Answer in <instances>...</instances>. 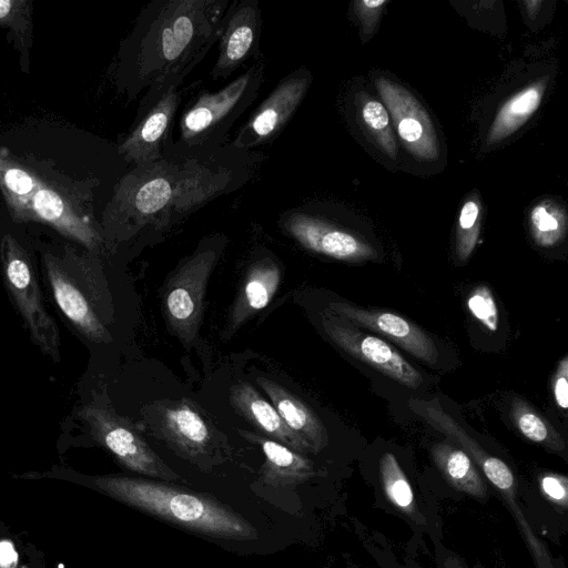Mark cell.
<instances>
[{"instance_id": "cell-36", "label": "cell", "mask_w": 568, "mask_h": 568, "mask_svg": "<svg viewBox=\"0 0 568 568\" xmlns=\"http://www.w3.org/2000/svg\"><path fill=\"white\" fill-rule=\"evenodd\" d=\"M436 558L439 568H483L478 565L469 566L463 558L436 542Z\"/></svg>"}, {"instance_id": "cell-10", "label": "cell", "mask_w": 568, "mask_h": 568, "mask_svg": "<svg viewBox=\"0 0 568 568\" xmlns=\"http://www.w3.org/2000/svg\"><path fill=\"white\" fill-rule=\"evenodd\" d=\"M78 416L87 424L93 438L126 469L164 481L181 479L152 450L135 426L112 409L90 404L83 406Z\"/></svg>"}, {"instance_id": "cell-8", "label": "cell", "mask_w": 568, "mask_h": 568, "mask_svg": "<svg viewBox=\"0 0 568 568\" xmlns=\"http://www.w3.org/2000/svg\"><path fill=\"white\" fill-rule=\"evenodd\" d=\"M0 260L8 292L32 339L44 354L59 361L60 336L57 324L45 310L29 255L11 234L2 237Z\"/></svg>"}, {"instance_id": "cell-29", "label": "cell", "mask_w": 568, "mask_h": 568, "mask_svg": "<svg viewBox=\"0 0 568 568\" xmlns=\"http://www.w3.org/2000/svg\"><path fill=\"white\" fill-rule=\"evenodd\" d=\"M529 227L531 237L538 246H554L565 236V213L552 202H540L530 211Z\"/></svg>"}, {"instance_id": "cell-28", "label": "cell", "mask_w": 568, "mask_h": 568, "mask_svg": "<svg viewBox=\"0 0 568 568\" xmlns=\"http://www.w3.org/2000/svg\"><path fill=\"white\" fill-rule=\"evenodd\" d=\"M359 101V119L369 138L389 158L396 159L397 144L385 105L367 95L362 94Z\"/></svg>"}, {"instance_id": "cell-2", "label": "cell", "mask_w": 568, "mask_h": 568, "mask_svg": "<svg viewBox=\"0 0 568 568\" xmlns=\"http://www.w3.org/2000/svg\"><path fill=\"white\" fill-rule=\"evenodd\" d=\"M92 481L109 497L192 532L236 541L258 537L250 521L207 495L164 481L120 475L98 476Z\"/></svg>"}, {"instance_id": "cell-26", "label": "cell", "mask_w": 568, "mask_h": 568, "mask_svg": "<svg viewBox=\"0 0 568 568\" xmlns=\"http://www.w3.org/2000/svg\"><path fill=\"white\" fill-rule=\"evenodd\" d=\"M547 78L530 83L511 95L498 110L487 136V144H496L514 134L539 108Z\"/></svg>"}, {"instance_id": "cell-5", "label": "cell", "mask_w": 568, "mask_h": 568, "mask_svg": "<svg viewBox=\"0 0 568 568\" xmlns=\"http://www.w3.org/2000/svg\"><path fill=\"white\" fill-rule=\"evenodd\" d=\"M176 156L180 172L170 210V226L246 184L264 159L263 154L235 148L231 142Z\"/></svg>"}, {"instance_id": "cell-9", "label": "cell", "mask_w": 568, "mask_h": 568, "mask_svg": "<svg viewBox=\"0 0 568 568\" xmlns=\"http://www.w3.org/2000/svg\"><path fill=\"white\" fill-rule=\"evenodd\" d=\"M224 243L221 235L203 241L165 286L166 321L185 343H191L197 332L207 281Z\"/></svg>"}, {"instance_id": "cell-25", "label": "cell", "mask_w": 568, "mask_h": 568, "mask_svg": "<svg viewBox=\"0 0 568 568\" xmlns=\"http://www.w3.org/2000/svg\"><path fill=\"white\" fill-rule=\"evenodd\" d=\"M42 182L14 160L7 148H0V190L13 221L29 222L30 201Z\"/></svg>"}, {"instance_id": "cell-16", "label": "cell", "mask_w": 568, "mask_h": 568, "mask_svg": "<svg viewBox=\"0 0 568 568\" xmlns=\"http://www.w3.org/2000/svg\"><path fill=\"white\" fill-rule=\"evenodd\" d=\"M375 84L406 149L419 161L437 160V132L419 100L403 85L384 77L376 79Z\"/></svg>"}, {"instance_id": "cell-12", "label": "cell", "mask_w": 568, "mask_h": 568, "mask_svg": "<svg viewBox=\"0 0 568 568\" xmlns=\"http://www.w3.org/2000/svg\"><path fill=\"white\" fill-rule=\"evenodd\" d=\"M311 83L312 75L303 67L285 75L251 114L231 143L239 149L252 150L273 142L297 111Z\"/></svg>"}, {"instance_id": "cell-1", "label": "cell", "mask_w": 568, "mask_h": 568, "mask_svg": "<svg viewBox=\"0 0 568 568\" xmlns=\"http://www.w3.org/2000/svg\"><path fill=\"white\" fill-rule=\"evenodd\" d=\"M229 0H156L140 12L123 44L121 80L130 98L186 73L217 41Z\"/></svg>"}, {"instance_id": "cell-17", "label": "cell", "mask_w": 568, "mask_h": 568, "mask_svg": "<svg viewBox=\"0 0 568 568\" xmlns=\"http://www.w3.org/2000/svg\"><path fill=\"white\" fill-rule=\"evenodd\" d=\"M327 311L342 320L386 336L414 357L434 365L438 351L432 337L414 323L393 312L367 310L347 302H331Z\"/></svg>"}, {"instance_id": "cell-23", "label": "cell", "mask_w": 568, "mask_h": 568, "mask_svg": "<svg viewBox=\"0 0 568 568\" xmlns=\"http://www.w3.org/2000/svg\"><path fill=\"white\" fill-rule=\"evenodd\" d=\"M430 454L436 467L453 488L479 501L489 497L488 483L463 448L439 442L433 445Z\"/></svg>"}, {"instance_id": "cell-35", "label": "cell", "mask_w": 568, "mask_h": 568, "mask_svg": "<svg viewBox=\"0 0 568 568\" xmlns=\"http://www.w3.org/2000/svg\"><path fill=\"white\" fill-rule=\"evenodd\" d=\"M387 3L386 0H363L355 2V11L363 22L365 31H372L382 8Z\"/></svg>"}, {"instance_id": "cell-31", "label": "cell", "mask_w": 568, "mask_h": 568, "mask_svg": "<svg viewBox=\"0 0 568 568\" xmlns=\"http://www.w3.org/2000/svg\"><path fill=\"white\" fill-rule=\"evenodd\" d=\"M31 12L30 1L0 0V26L9 28L24 49L30 40Z\"/></svg>"}, {"instance_id": "cell-22", "label": "cell", "mask_w": 568, "mask_h": 568, "mask_svg": "<svg viewBox=\"0 0 568 568\" xmlns=\"http://www.w3.org/2000/svg\"><path fill=\"white\" fill-rule=\"evenodd\" d=\"M378 479L384 499L418 528L428 525L424 498L415 490L410 479L393 453H384L378 462Z\"/></svg>"}, {"instance_id": "cell-19", "label": "cell", "mask_w": 568, "mask_h": 568, "mask_svg": "<svg viewBox=\"0 0 568 568\" xmlns=\"http://www.w3.org/2000/svg\"><path fill=\"white\" fill-rule=\"evenodd\" d=\"M230 400L240 415L272 439L303 455L314 453L311 445L286 426L272 403H268L251 384H235L230 390Z\"/></svg>"}, {"instance_id": "cell-24", "label": "cell", "mask_w": 568, "mask_h": 568, "mask_svg": "<svg viewBox=\"0 0 568 568\" xmlns=\"http://www.w3.org/2000/svg\"><path fill=\"white\" fill-rule=\"evenodd\" d=\"M281 270L271 257L253 263L231 313V327L236 329L253 314L267 306L278 288Z\"/></svg>"}, {"instance_id": "cell-11", "label": "cell", "mask_w": 568, "mask_h": 568, "mask_svg": "<svg viewBox=\"0 0 568 568\" xmlns=\"http://www.w3.org/2000/svg\"><path fill=\"white\" fill-rule=\"evenodd\" d=\"M186 73L169 79L159 89L143 95L133 126L119 146L124 160L134 165L160 160L171 138L182 101L180 85Z\"/></svg>"}, {"instance_id": "cell-7", "label": "cell", "mask_w": 568, "mask_h": 568, "mask_svg": "<svg viewBox=\"0 0 568 568\" xmlns=\"http://www.w3.org/2000/svg\"><path fill=\"white\" fill-rule=\"evenodd\" d=\"M141 415L145 429L182 458L199 467L217 463L216 433L194 403L158 400L144 406Z\"/></svg>"}, {"instance_id": "cell-37", "label": "cell", "mask_w": 568, "mask_h": 568, "mask_svg": "<svg viewBox=\"0 0 568 568\" xmlns=\"http://www.w3.org/2000/svg\"><path fill=\"white\" fill-rule=\"evenodd\" d=\"M19 556L14 545L9 539L0 540V568H17Z\"/></svg>"}, {"instance_id": "cell-15", "label": "cell", "mask_w": 568, "mask_h": 568, "mask_svg": "<svg viewBox=\"0 0 568 568\" xmlns=\"http://www.w3.org/2000/svg\"><path fill=\"white\" fill-rule=\"evenodd\" d=\"M262 23L257 0L230 1L217 39L219 52L211 71L212 80L227 79L247 61L261 55Z\"/></svg>"}, {"instance_id": "cell-4", "label": "cell", "mask_w": 568, "mask_h": 568, "mask_svg": "<svg viewBox=\"0 0 568 568\" xmlns=\"http://www.w3.org/2000/svg\"><path fill=\"white\" fill-rule=\"evenodd\" d=\"M260 55L243 73L216 92L201 91L184 109L176 139L168 140L163 154H186L229 143L235 121L253 103L264 80Z\"/></svg>"}, {"instance_id": "cell-27", "label": "cell", "mask_w": 568, "mask_h": 568, "mask_svg": "<svg viewBox=\"0 0 568 568\" xmlns=\"http://www.w3.org/2000/svg\"><path fill=\"white\" fill-rule=\"evenodd\" d=\"M509 412L513 424L528 440L555 453L565 450L562 436L525 400L514 398Z\"/></svg>"}, {"instance_id": "cell-21", "label": "cell", "mask_w": 568, "mask_h": 568, "mask_svg": "<svg viewBox=\"0 0 568 568\" xmlns=\"http://www.w3.org/2000/svg\"><path fill=\"white\" fill-rule=\"evenodd\" d=\"M255 381L268 396L286 426L305 439L314 453H318L327 445L328 435L325 426L304 402L272 379L258 376Z\"/></svg>"}, {"instance_id": "cell-34", "label": "cell", "mask_w": 568, "mask_h": 568, "mask_svg": "<svg viewBox=\"0 0 568 568\" xmlns=\"http://www.w3.org/2000/svg\"><path fill=\"white\" fill-rule=\"evenodd\" d=\"M554 398L559 408L566 410L568 406V357L565 356L558 364L552 383Z\"/></svg>"}, {"instance_id": "cell-20", "label": "cell", "mask_w": 568, "mask_h": 568, "mask_svg": "<svg viewBox=\"0 0 568 568\" xmlns=\"http://www.w3.org/2000/svg\"><path fill=\"white\" fill-rule=\"evenodd\" d=\"M248 442L258 445L265 462L261 468V481L272 487H293L315 476L312 460L290 447L248 430H239Z\"/></svg>"}, {"instance_id": "cell-32", "label": "cell", "mask_w": 568, "mask_h": 568, "mask_svg": "<svg viewBox=\"0 0 568 568\" xmlns=\"http://www.w3.org/2000/svg\"><path fill=\"white\" fill-rule=\"evenodd\" d=\"M467 306L473 316L488 331L495 332L498 328V308L488 286L475 287L467 298Z\"/></svg>"}, {"instance_id": "cell-30", "label": "cell", "mask_w": 568, "mask_h": 568, "mask_svg": "<svg viewBox=\"0 0 568 568\" xmlns=\"http://www.w3.org/2000/svg\"><path fill=\"white\" fill-rule=\"evenodd\" d=\"M480 206L474 199L467 200L459 212L456 232V255L465 263L470 257L478 240Z\"/></svg>"}, {"instance_id": "cell-18", "label": "cell", "mask_w": 568, "mask_h": 568, "mask_svg": "<svg viewBox=\"0 0 568 568\" xmlns=\"http://www.w3.org/2000/svg\"><path fill=\"white\" fill-rule=\"evenodd\" d=\"M29 222L48 224L90 251L97 250L102 241L101 234L92 222L79 213L63 194L44 181L30 201Z\"/></svg>"}, {"instance_id": "cell-6", "label": "cell", "mask_w": 568, "mask_h": 568, "mask_svg": "<svg viewBox=\"0 0 568 568\" xmlns=\"http://www.w3.org/2000/svg\"><path fill=\"white\" fill-rule=\"evenodd\" d=\"M43 266L55 303L71 324L92 342L110 341L88 261L67 248L63 255L43 254Z\"/></svg>"}, {"instance_id": "cell-14", "label": "cell", "mask_w": 568, "mask_h": 568, "mask_svg": "<svg viewBox=\"0 0 568 568\" xmlns=\"http://www.w3.org/2000/svg\"><path fill=\"white\" fill-rule=\"evenodd\" d=\"M322 324L327 336L358 361L406 387L417 388L423 383L419 371L379 337L361 331L327 310L322 316Z\"/></svg>"}, {"instance_id": "cell-3", "label": "cell", "mask_w": 568, "mask_h": 568, "mask_svg": "<svg viewBox=\"0 0 568 568\" xmlns=\"http://www.w3.org/2000/svg\"><path fill=\"white\" fill-rule=\"evenodd\" d=\"M179 172L180 159L172 154L134 165L114 186L105 206L102 219L105 232L125 239L145 229L170 227Z\"/></svg>"}, {"instance_id": "cell-33", "label": "cell", "mask_w": 568, "mask_h": 568, "mask_svg": "<svg viewBox=\"0 0 568 568\" xmlns=\"http://www.w3.org/2000/svg\"><path fill=\"white\" fill-rule=\"evenodd\" d=\"M542 494L556 505L567 507V478L558 474H545L539 479Z\"/></svg>"}, {"instance_id": "cell-13", "label": "cell", "mask_w": 568, "mask_h": 568, "mask_svg": "<svg viewBox=\"0 0 568 568\" xmlns=\"http://www.w3.org/2000/svg\"><path fill=\"white\" fill-rule=\"evenodd\" d=\"M278 224L284 233L311 252L346 262L377 257L369 243L312 212L308 206L284 212Z\"/></svg>"}]
</instances>
